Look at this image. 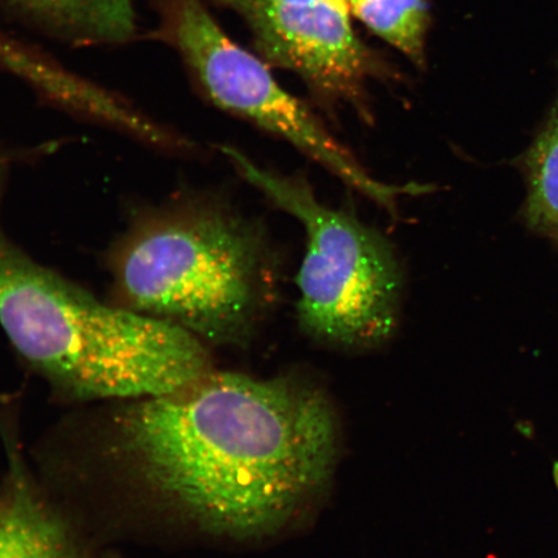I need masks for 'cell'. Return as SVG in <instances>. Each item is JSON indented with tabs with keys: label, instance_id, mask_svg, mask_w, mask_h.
<instances>
[{
	"label": "cell",
	"instance_id": "6da1fadb",
	"mask_svg": "<svg viewBox=\"0 0 558 558\" xmlns=\"http://www.w3.org/2000/svg\"><path fill=\"white\" fill-rule=\"evenodd\" d=\"M111 445L167 511L208 534L259 541L329 485L339 425L330 400L308 383L213 372L130 401Z\"/></svg>",
	"mask_w": 558,
	"mask_h": 558
},
{
	"label": "cell",
	"instance_id": "7a4b0ae2",
	"mask_svg": "<svg viewBox=\"0 0 558 558\" xmlns=\"http://www.w3.org/2000/svg\"><path fill=\"white\" fill-rule=\"evenodd\" d=\"M12 153L0 150V326L27 364L73 400L134 401L183 389L213 369L193 333L90 294L7 234Z\"/></svg>",
	"mask_w": 558,
	"mask_h": 558
},
{
	"label": "cell",
	"instance_id": "3957f363",
	"mask_svg": "<svg viewBox=\"0 0 558 558\" xmlns=\"http://www.w3.org/2000/svg\"><path fill=\"white\" fill-rule=\"evenodd\" d=\"M108 269L114 304L206 344L248 343L275 299V264L259 228L206 197L137 216L110 250Z\"/></svg>",
	"mask_w": 558,
	"mask_h": 558
},
{
	"label": "cell",
	"instance_id": "277c9868",
	"mask_svg": "<svg viewBox=\"0 0 558 558\" xmlns=\"http://www.w3.org/2000/svg\"><path fill=\"white\" fill-rule=\"evenodd\" d=\"M221 151L243 179L304 228L296 278L302 330L344 349H372L392 338L403 291L392 243L352 214L325 205L304 178L263 169L232 146Z\"/></svg>",
	"mask_w": 558,
	"mask_h": 558
},
{
	"label": "cell",
	"instance_id": "5b68a950",
	"mask_svg": "<svg viewBox=\"0 0 558 558\" xmlns=\"http://www.w3.org/2000/svg\"><path fill=\"white\" fill-rule=\"evenodd\" d=\"M158 37L184 60L209 102L288 142L339 179L357 165L308 105L221 29L205 0H160Z\"/></svg>",
	"mask_w": 558,
	"mask_h": 558
},
{
	"label": "cell",
	"instance_id": "8992f818",
	"mask_svg": "<svg viewBox=\"0 0 558 558\" xmlns=\"http://www.w3.org/2000/svg\"><path fill=\"white\" fill-rule=\"evenodd\" d=\"M214 2L246 21L270 65L296 74L327 108H349L372 122L369 85L392 78V70L354 33L348 0Z\"/></svg>",
	"mask_w": 558,
	"mask_h": 558
},
{
	"label": "cell",
	"instance_id": "52a82bcc",
	"mask_svg": "<svg viewBox=\"0 0 558 558\" xmlns=\"http://www.w3.org/2000/svg\"><path fill=\"white\" fill-rule=\"evenodd\" d=\"M0 558H90L73 527L16 464L0 486Z\"/></svg>",
	"mask_w": 558,
	"mask_h": 558
},
{
	"label": "cell",
	"instance_id": "ba28073f",
	"mask_svg": "<svg viewBox=\"0 0 558 558\" xmlns=\"http://www.w3.org/2000/svg\"><path fill=\"white\" fill-rule=\"evenodd\" d=\"M13 9L74 44H116L136 33L130 0H9Z\"/></svg>",
	"mask_w": 558,
	"mask_h": 558
},
{
	"label": "cell",
	"instance_id": "9c48e42d",
	"mask_svg": "<svg viewBox=\"0 0 558 558\" xmlns=\"http://www.w3.org/2000/svg\"><path fill=\"white\" fill-rule=\"evenodd\" d=\"M353 15L418 66L425 62L430 15L425 0H348Z\"/></svg>",
	"mask_w": 558,
	"mask_h": 558
},
{
	"label": "cell",
	"instance_id": "30bf717a",
	"mask_svg": "<svg viewBox=\"0 0 558 558\" xmlns=\"http://www.w3.org/2000/svg\"><path fill=\"white\" fill-rule=\"evenodd\" d=\"M527 216L535 227L558 239V108L527 159Z\"/></svg>",
	"mask_w": 558,
	"mask_h": 558
},
{
	"label": "cell",
	"instance_id": "8fae6325",
	"mask_svg": "<svg viewBox=\"0 0 558 558\" xmlns=\"http://www.w3.org/2000/svg\"><path fill=\"white\" fill-rule=\"evenodd\" d=\"M4 52V40L0 38V58H2V54Z\"/></svg>",
	"mask_w": 558,
	"mask_h": 558
},
{
	"label": "cell",
	"instance_id": "7c38bea8",
	"mask_svg": "<svg viewBox=\"0 0 558 558\" xmlns=\"http://www.w3.org/2000/svg\"><path fill=\"white\" fill-rule=\"evenodd\" d=\"M555 480L558 488V464L555 466Z\"/></svg>",
	"mask_w": 558,
	"mask_h": 558
},
{
	"label": "cell",
	"instance_id": "4fadbf2b",
	"mask_svg": "<svg viewBox=\"0 0 558 558\" xmlns=\"http://www.w3.org/2000/svg\"><path fill=\"white\" fill-rule=\"evenodd\" d=\"M556 108H558V100H557V102H556Z\"/></svg>",
	"mask_w": 558,
	"mask_h": 558
}]
</instances>
